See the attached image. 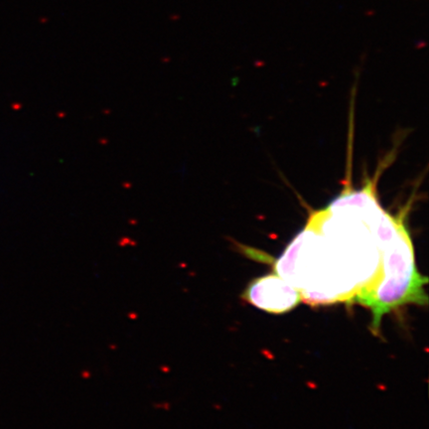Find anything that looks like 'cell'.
<instances>
[{
  "label": "cell",
  "mask_w": 429,
  "mask_h": 429,
  "mask_svg": "<svg viewBox=\"0 0 429 429\" xmlns=\"http://www.w3.org/2000/svg\"><path fill=\"white\" fill-rule=\"evenodd\" d=\"M406 216L407 210H404L385 237L381 276L377 285L354 302L372 311L371 329L376 335L380 333L386 314L404 305L426 306L429 302L425 290L428 278L417 267Z\"/></svg>",
  "instance_id": "cell-2"
},
{
  "label": "cell",
  "mask_w": 429,
  "mask_h": 429,
  "mask_svg": "<svg viewBox=\"0 0 429 429\" xmlns=\"http://www.w3.org/2000/svg\"><path fill=\"white\" fill-rule=\"evenodd\" d=\"M397 214L380 205L374 182L348 189L309 216L274 270L311 305L354 300L376 286L383 245Z\"/></svg>",
  "instance_id": "cell-1"
},
{
  "label": "cell",
  "mask_w": 429,
  "mask_h": 429,
  "mask_svg": "<svg viewBox=\"0 0 429 429\" xmlns=\"http://www.w3.org/2000/svg\"><path fill=\"white\" fill-rule=\"evenodd\" d=\"M241 297L256 308L271 313L290 311L302 301L298 289L276 273L253 279Z\"/></svg>",
  "instance_id": "cell-3"
}]
</instances>
